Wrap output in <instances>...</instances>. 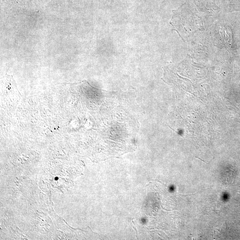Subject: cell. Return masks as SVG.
Instances as JSON below:
<instances>
[{
    "label": "cell",
    "mask_w": 240,
    "mask_h": 240,
    "mask_svg": "<svg viewBox=\"0 0 240 240\" xmlns=\"http://www.w3.org/2000/svg\"><path fill=\"white\" fill-rule=\"evenodd\" d=\"M3 84V93L6 97L11 98V97H12L14 99L19 98V92L12 76L6 75Z\"/></svg>",
    "instance_id": "6da1fadb"
}]
</instances>
